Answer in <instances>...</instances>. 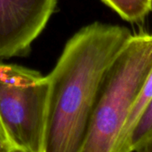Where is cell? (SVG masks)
Returning a JSON list of instances; mask_svg holds the SVG:
<instances>
[{"instance_id": "cell-1", "label": "cell", "mask_w": 152, "mask_h": 152, "mask_svg": "<svg viewBox=\"0 0 152 152\" xmlns=\"http://www.w3.org/2000/svg\"><path fill=\"white\" fill-rule=\"evenodd\" d=\"M132 36L127 27L95 21L68 40L46 76L45 152H80L105 75Z\"/></svg>"}, {"instance_id": "cell-2", "label": "cell", "mask_w": 152, "mask_h": 152, "mask_svg": "<svg viewBox=\"0 0 152 152\" xmlns=\"http://www.w3.org/2000/svg\"><path fill=\"white\" fill-rule=\"evenodd\" d=\"M152 70V35H133L103 79L80 152H115Z\"/></svg>"}, {"instance_id": "cell-3", "label": "cell", "mask_w": 152, "mask_h": 152, "mask_svg": "<svg viewBox=\"0 0 152 152\" xmlns=\"http://www.w3.org/2000/svg\"><path fill=\"white\" fill-rule=\"evenodd\" d=\"M48 90L38 71L0 62V122L13 152H45Z\"/></svg>"}, {"instance_id": "cell-4", "label": "cell", "mask_w": 152, "mask_h": 152, "mask_svg": "<svg viewBox=\"0 0 152 152\" xmlns=\"http://www.w3.org/2000/svg\"><path fill=\"white\" fill-rule=\"evenodd\" d=\"M58 0H0V58L24 56L45 29Z\"/></svg>"}, {"instance_id": "cell-5", "label": "cell", "mask_w": 152, "mask_h": 152, "mask_svg": "<svg viewBox=\"0 0 152 152\" xmlns=\"http://www.w3.org/2000/svg\"><path fill=\"white\" fill-rule=\"evenodd\" d=\"M152 140V97L135 121L118 152H142Z\"/></svg>"}, {"instance_id": "cell-6", "label": "cell", "mask_w": 152, "mask_h": 152, "mask_svg": "<svg viewBox=\"0 0 152 152\" xmlns=\"http://www.w3.org/2000/svg\"><path fill=\"white\" fill-rule=\"evenodd\" d=\"M123 20L142 23L152 10V0H102Z\"/></svg>"}, {"instance_id": "cell-7", "label": "cell", "mask_w": 152, "mask_h": 152, "mask_svg": "<svg viewBox=\"0 0 152 152\" xmlns=\"http://www.w3.org/2000/svg\"><path fill=\"white\" fill-rule=\"evenodd\" d=\"M152 97V70L151 71L150 75L148 76L143 87L139 94V97L130 113V116L125 125L124 130L122 132L121 137L119 139V142L118 143V146L116 148V151L118 152V148L121 146V144L123 143V142L125 141V139L127 137L128 134L130 133L132 127L134 126L135 121L137 120V118H139L140 114L142 113V111L143 110L144 107L147 105V103L149 102V101L151 100V98Z\"/></svg>"}, {"instance_id": "cell-8", "label": "cell", "mask_w": 152, "mask_h": 152, "mask_svg": "<svg viewBox=\"0 0 152 152\" xmlns=\"http://www.w3.org/2000/svg\"><path fill=\"white\" fill-rule=\"evenodd\" d=\"M0 152H13L9 142L2 135H0Z\"/></svg>"}, {"instance_id": "cell-9", "label": "cell", "mask_w": 152, "mask_h": 152, "mask_svg": "<svg viewBox=\"0 0 152 152\" xmlns=\"http://www.w3.org/2000/svg\"><path fill=\"white\" fill-rule=\"evenodd\" d=\"M142 152H152V140L148 143V145L143 149Z\"/></svg>"}, {"instance_id": "cell-10", "label": "cell", "mask_w": 152, "mask_h": 152, "mask_svg": "<svg viewBox=\"0 0 152 152\" xmlns=\"http://www.w3.org/2000/svg\"><path fill=\"white\" fill-rule=\"evenodd\" d=\"M0 135H2V136H4L5 139H6V136H5V134H4V129H3V127H2V125H1V122H0ZM7 140V139H6Z\"/></svg>"}]
</instances>
